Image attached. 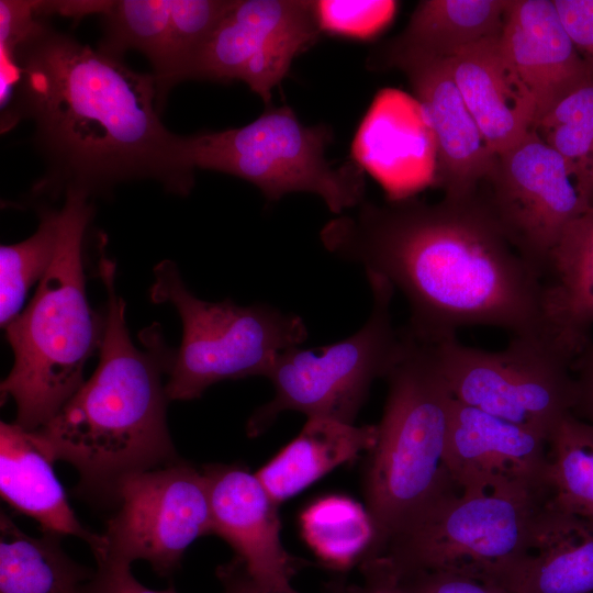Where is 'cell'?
Returning <instances> with one entry per match:
<instances>
[{
	"label": "cell",
	"mask_w": 593,
	"mask_h": 593,
	"mask_svg": "<svg viewBox=\"0 0 593 593\" xmlns=\"http://www.w3.org/2000/svg\"><path fill=\"white\" fill-rule=\"evenodd\" d=\"M577 402L573 414L593 426V348L590 346L573 362Z\"/></svg>",
	"instance_id": "obj_35"
},
{
	"label": "cell",
	"mask_w": 593,
	"mask_h": 593,
	"mask_svg": "<svg viewBox=\"0 0 593 593\" xmlns=\"http://www.w3.org/2000/svg\"><path fill=\"white\" fill-rule=\"evenodd\" d=\"M82 593H178L174 586L153 590L143 585L132 573L131 564L120 561H98L92 578Z\"/></svg>",
	"instance_id": "obj_34"
},
{
	"label": "cell",
	"mask_w": 593,
	"mask_h": 593,
	"mask_svg": "<svg viewBox=\"0 0 593 593\" xmlns=\"http://www.w3.org/2000/svg\"><path fill=\"white\" fill-rule=\"evenodd\" d=\"M65 197L54 259L27 307L4 328L14 360L1 401L13 399L14 423L29 430L47 424L81 387L104 333L105 317L87 300L82 257L93 208L82 192Z\"/></svg>",
	"instance_id": "obj_4"
},
{
	"label": "cell",
	"mask_w": 593,
	"mask_h": 593,
	"mask_svg": "<svg viewBox=\"0 0 593 593\" xmlns=\"http://www.w3.org/2000/svg\"><path fill=\"white\" fill-rule=\"evenodd\" d=\"M399 578L407 593H510L499 586L443 570L416 571Z\"/></svg>",
	"instance_id": "obj_31"
},
{
	"label": "cell",
	"mask_w": 593,
	"mask_h": 593,
	"mask_svg": "<svg viewBox=\"0 0 593 593\" xmlns=\"http://www.w3.org/2000/svg\"><path fill=\"white\" fill-rule=\"evenodd\" d=\"M561 22L593 76V0H553Z\"/></svg>",
	"instance_id": "obj_33"
},
{
	"label": "cell",
	"mask_w": 593,
	"mask_h": 593,
	"mask_svg": "<svg viewBox=\"0 0 593 593\" xmlns=\"http://www.w3.org/2000/svg\"><path fill=\"white\" fill-rule=\"evenodd\" d=\"M482 195L522 257L542 279L564 230L592 201L575 169L530 130L496 156Z\"/></svg>",
	"instance_id": "obj_12"
},
{
	"label": "cell",
	"mask_w": 593,
	"mask_h": 593,
	"mask_svg": "<svg viewBox=\"0 0 593 593\" xmlns=\"http://www.w3.org/2000/svg\"><path fill=\"white\" fill-rule=\"evenodd\" d=\"M359 570L360 582L334 580L325 585L326 593H407L393 564L384 555L363 560Z\"/></svg>",
	"instance_id": "obj_32"
},
{
	"label": "cell",
	"mask_w": 593,
	"mask_h": 593,
	"mask_svg": "<svg viewBox=\"0 0 593 593\" xmlns=\"http://www.w3.org/2000/svg\"><path fill=\"white\" fill-rule=\"evenodd\" d=\"M19 82L2 127L31 120L45 164L36 194H94L154 180L188 195L180 135L161 122L150 74L91 48L37 19L14 47Z\"/></svg>",
	"instance_id": "obj_2"
},
{
	"label": "cell",
	"mask_w": 593,
	"mask_h": 593,
	"mask_svg": "<svg viewBox=\"0 0 593 593\" xmlns=\"http://www.w3.org/2000/svg\"><path fill=\"white\" fill-rule=\"evenodd\" d=\"M154 276L152 301L171 304L182 324L179 349L167 369L169 401L197 399L222 380L267 377L282 353L307 338L306 325L296 314L267 304L198 299L171 260L160 261Z\"/></svg>",
	"instance_id": "obj_7"
},
{
	"label": "cell",
	"mask_w": 593,
	"mask_h": 593,
	"mask_svg": "<svg viewBox=\"0 0 593 593\" xmlns=\"http://www.w3.org/2000/svg\"><path fill=\"white\" fill-rule=\"evenodd\" d=\"M508 1H421L404 30L370 53L367 66L400 68L414 60L447 59L472 44L499 36Z\"/></svg>",
	"instance_id": "obj_23"
},
{
	"label": "cell",
	"mask_w": 593,
	"mask_h": 593,
	"mask_svg": "<svg viewBox=\"0 0 593 593\" xmlns=\"http://www.w3.org/2000/svg\"><path fill=\"white\" fill-rule=\"evenodd\" d=\"M485 583L510 593H593V523L547 502L527 550Z\"/></svg>",
	"instance_id": "obj_21"
},
{
	"label": "cell",
	"mask_w": 593,
	"mask_h": 593,
	"mask_svg": "<svg viewBox=\"0 0 593 593\" xmlns=\"http://www.w3.org/2000/svg\"><path fill=\"white\" fill-rule=\"evenodd\" d=\"M591 348H593V346L589 345Z\"/></svg>",
	"instance_id": "obj_37"
},
{
	"label": "cell",
	"mask_w": 593,
	"mask_h": 593,
	"mask_svg": "<svg viewBox=\"0 0 593 593\" xmlns=\"http://www.w3.org/2000/svg\"><path fill=\"white\" fill-rule=\"evenodd\" d=\"M115 271V262L102 253L99 276L108 301L98 367L38 429L54 460L79 473L76 492L103 505H113L124 479L180 460L167 426L169 399L161 382L171 355L155 329L144 333L143 349L133 344Z\"/></svg>",
	"instance_id": "obj_3"
},
{
	"label": "cell",
	"mask_w": 593,
	"mask_h": 593,
	"mask_svg": "<svg viewBox=\"0 0 593 593\" xmlns=\"http://www.w3.org/2000/svg\"><path fill=\"white\" fill-rule=\"evenodd\" d=\"M321 34L316 0H235L202 51L191 80H239L270 105L272 89Z\"/></svg>",
	"instance_id": "obj_13"
},
{
	"label": "cell",
	"mask_w": 593,
	"mask_h": 593,
	"mask_svg": "<svg viewBox=\"0 0 593 593\" xmlns=\"http://www.w3.org/2000/svg\"><path fill=\"white\" fill-rule=\"evenodd\" d=\"M541 282L546 335L574 362L593 328V204L564 230Z\"/></svg>",
	"instance_id": "obj_22"
},
{
	"label": "cell",
	"mask_w": 593,
	"mask_h": 593,
	"mask_svg": "<svg viewBox=\"0 0 593 593\" xmlns=\"http://www.w3.org/2000/svg\"><path fill=\"white\" fill-rule=\"evenodd\" d=\"M500 42L535 100L536 120L592 77L553 0H510Z\"/></svg>",
	"instance_id": "obj_18"
},
{
	"label": "cell",
	"mask_w": 593,
	"mask_h": 593,
	"mask_svg": "<svg viewBox=\"0 0 593 593\" xmlns=\"http://www.w3.org/2000/svg\"><path fill=\"white\" fill-rule=\"evenodd\" d=\"M235 0L109 1L98 49L122 59L128 51L145 55L152 67L157 109L171 89L191 80L211 35Z\"/></svg>",
	"instance_id": "obj_14"
},
{
	"label": "cell",
	"mask_w": 593,
	"mask_h": 593,
	"mask_svg": "<svg viewBox=\"0 0 593 593\" xmlns=\"http://www.w3.org/2000/svg\"><path fill=\"white\" fill-rule=\"evenodd\" d=\"M549 491L461 489L435 502L387 544L399 575L450 571L488 582L528 548Z\"/></svg>",
	"instance_id": "obj_8"
},
{
	"label": "cell",
	"mask_w": 593,
	"mask_h": 593,
	"mask_svg": "<svg viewBox=\"0 0 593 593\" xmlns=\"http://www.w3.org/2000/svg\"><path fill=\"white\" fill-rule=\"evenodd\" d=\"M56 462L38 429L0 423V493L4 502L35 519L43 533L85 540L94 558L104 547L102 534L85 528L55 474Z\"/></svg>",
	"instance_id": "obj_20"
},
{
	"label": "cell",
	"mask_w": 593,
	"mask_h": 593,
	"mask_svg": "<svg viewBox=\"0 0 593 593\" xmlns=\"http://www.w3.org/2000/svg\"><path fill=\"white\" fill-rule=\"evenodd\" d=\"M113 505L97 562L145 560L159 577H170L188 547L212 534L205 475L182 459L124 479Z\"/></svg>",
	"instance_id": "obj_11"
},
{
	"label": "cell",
	"mask_w": 593,
	"mask_h": 593,
	"mask_svg": "<svg viewBox=\"0 0 593 593\" xmlns=\"http://www.w3.org/2000/svg\"><path fill=\"white\" fill-rule=\"evenodd\" d=\"M532 130L575 169L593 204V76L539 116Z\"/></svg>",
	"instance_id": "obj_28"
},
{
	"label": "cell",
	"mask_w": 593,
	"mask_h": 593,
	"mask_svg": "<svg viewBox=\"0 0 593 593\" xmlns=\"http://www.w3.org/2000/svg\"><path fill=\"white\" fill-rule=\"evenodd\" d=\"M61 536L24 533L0 514V593H82L94 570L72 560Z\"/></svg>",
	"instance_id": "obj_25"
},
{
	"label": "cell",
	"mask_w": 593,
	"mask_h": 593,
	"mask_svg": "<svg viewBox=\"0 0 593 593\" xmlns=\"http://www.w3.org/2000/svg\"><path fill=\"white\" fill-rule=\"evenodd\" d=\"M396 2L377 0H316L322 33L365 40L393 18Z\"/></svg>",
	"instance_id": "obj_30"
},
{
	"label": "cell",
	"mask_w": 593,
	"mask_h": 593,
	"mask_svg": "<svg viewBox=\"0 0 593 593\" xmlns=\"http://www.w3.org/2000/svg\"><path fill=\"white\" fill-rule=\"evenodd\" d=\"M448 60L454 79L495 156L533 128L535 100L505 55L500 35L472 44Z\"/></svg>",
	"instance_id": "obj_19"
},
{
	"label": "cell",
	"mask_w": 593,
	"mask_h": 593,
	"mask_svg": "<svg viewBox=\"0 0 593 593\" xmlns=\"http://www.w3.org/2000/svg\"><path fill=\"white\" fill-rule=\"evenodd\" d=\"M58 211L41 212L29 238L0 247V324L5 328L19 314L30 288L47 272L57 246Z\"/></svg>",
	"instance_id": "obj_29"
},
{
	"label": "cell",
	"mask_w": 593,
	"mask_h": 593,
	"mask_svg": "<svg viewBox=\"0 0 593 593\" xmlns=\"http://www.w3.org/2000/svg\"><path fill=\"white\" fill-rule=\"evenodd\" d=\"M216 577L223 593H278L259 584L235 556L216 568Z\"/></svg>",
	"instance_id": "obj_36"
},
{
	"label": "cell",
	"mask_w": 593,
	"mask_h": 593,
	"mask_svg": "<svg viewBox=\"0 0 593 593\" xmlns=\"http://www.w3.org/2000/svg\"><path fill=\"white\" fill-rule=\"evenodd\" d=\"M547 444L544 432L452 400L446 458L460 490H548Z\"/></svg>",
	"instance_id": "obj_16"
},
{
	"label": "cell",
	"mask_w": 593,
	"mask_h": 593,
	"mask_svg": "<svg viewBox=\"0 0 593 593\" xmlns=\"http://www.w3.org/2000/svg\"><path fill=\"white\" fill-rule=\"evenodd\" d=\"M201 469L209 488L212 534L233 548L259 584L278 593H298L291 580L305 562L283 548L279 505L256 473L238 463Z\"/></svg>",
	"instance_id": "obj_15"
},
{
	"label": "cell",
	"mask_w": 593,
	"mask_h": 593,
	"mask_svg": "<svg viewBox=\"0 0 593 593\" xmlns=\"http://www.w3.org/2000/svg\"><path fill=\"white\" fill-rule=\"evenodd\" d=\"M399 69L406 75L436 154V179L449 197L477 191L496 156L471 114L447 59H421Z\"/></svg>",
	"instance_id": "obj_17"
},
{
	"label": "cell",
	"mask_w": 593,
	"mask_h": 593,
	"mask_svg": "<svg viewBox=\"0 0 593 593\" xmlns=\"http://www.w3.org/2000/svg\"><path fill=\"white\" fill-rule=\"evenodd\" d=\"M303 540L327 568L347 571L373 553L376 528L367 507L331 494L309 504L299 516Z\"/></svg>",
	"instance_id": "obj_26"
},
{
	"label": "cell",
	"mask_w": 593,
	"mask_h": 593,
	"mask_svg": "<svg viewBox=\"0 0 593 593\" xmlns=\"http://www.w3.org/2000/svg\"><path fill=\"white\" fill-rule=\"evenodd\" d=\"M452 398L468 406L549 435L573 412V362L545 336H512L500 350L434 342Z\"/></svg>",
	"instance_id": "obj_10"
},
{
	"label": "cell",
	"mask_w": 593,
	"mask_h": 593,
	"mask_svg": "<svg viewBox=\"0 0 593 593\" xmlns=\"http://www.w3.org/2000/svg\"><path fill=\"white\" fill-rule=\"evenodd\" d=\"M401 331L398 359L373 447L367 452L366 507L377 537L371 557L426 508L460 490L447 466L452 395L434 342Z\"/></svg>",
	"instance_id": "obj_5"
},
{
	"label": "cell",
	"mask_w": 593,
	"mask_h": 593,
	"mask_svg": "<svg viewBox=\"0 0 593 593\" xmlns=\"http://www.w3.org/2000/svg\"><path fill=\"white\" fill-rule=\"evenodd\" d=\"M366 275L372 296L366 323L334 344L282 353L267 376L273 398L248 419L249 436L265 432L284 411L355 423L372 383L387 377L402 345L401 331L394 328L391 315L395 290L384 278Z\"/></svg>",
	"instance_id": "obj_9"
},
{
	"label": "cell",
	"mask_w": 593,
	"mask_h": 593,
	"mask_svg": "<svg viewBox=\"0 0 593 593\" xmlns=\"http://www.w3.org/2000/svg\"><path fill=\"white\" fill-rule=\"evenodd\" d=\"M377 435V425L309 417L300 434L255 473L279 505L334 468L368 452Z\"/></svg>",
	"instance_id": "obj_24"
},
{
	"label": "cell",
	"mask_w": 593,
	"mask_h": 593,
	"mask_svg": "<svg viewBox=\"0 0 593 593\" xmlns=\"http://www.w3.org/2000/svg\"><path fill=\"white\" fill-rule=\"evenodd\" d=\"M333 142L325 124L304 125L289 105H267L250 123L181 136L180 164L235 176L256 186L268 201L293 192L318 195L337 215L365 199V170L356 161L334 166L326 157Z\"/></svg>",
	"instance_id": "obj_6"
},
{
	"label": "cell",
	"mask_w": 593,
	"mask_h": 593,
	"mask_svg": "<svg viewBox=\"0 0 593 593\" xmlns=\"http://www.w3.org/2000/svg\"><path fill=\"white\" fill-rule=\"evenodd\" d=\"M548 502L593 523V426L572 412L548 435Z\"/></svg>",
	"instance_id": "obj_27"
},
{
	"label": "cell",
	"mask_w": 593,
	"mask_h": 593,
	"mask_svg": "<svg viewBox=\"0 0 593 593\" xmlns=\"http://www.w3.org/2000/svg\"><path fill=\"white\" fill-rule=\"evenodd\" d=\"M320 238L404 295V328L416 338L441 342L468 326L547 337L541 279L477 191L437 203L365 200L328 221Z\"/></svg>",
	"instance_id": "obj_1"
}]
</instances>
